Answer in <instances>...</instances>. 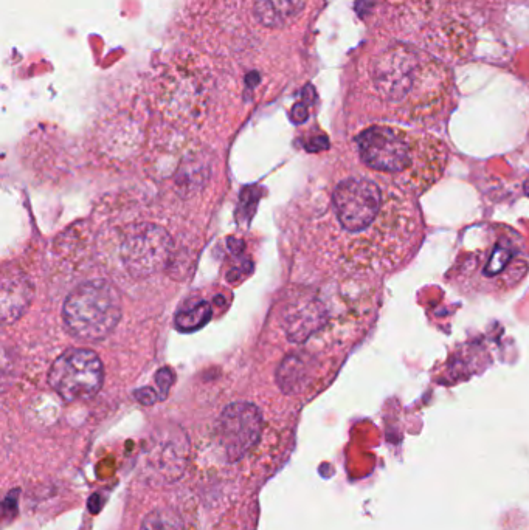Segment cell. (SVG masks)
Segmentation results:
<instances>
[{
    "mask_svg": "<svg viewBox=\"0 0 529 530\" xmlns=\"http://www.w3.org/2000/svg\"><path fill=\"white\" fill-rule=\"evenodd\" d=\"M32 296V287L22 276H5L2 284V317L5 323L21 317Z\"/></svg>",
    "mask_w": 529,
    "mask_h": 530,
    "instance_id": "30bf717a",
    "label": "cell"
},
{
    "mask_svg": "<svg viewBox=\"0 0 529 530\" xmlns=\"http://www.w3.org/2000/svg\"><path fill=\"white\" fill-rule=\"evenodd\" d=\"M322 323V310L319 304L308 303L305 306H295L287 315V334L292 341H303L312 334Z\"/></svg>",
    "mask_w": 529,
    "mask_h": 530,
    "instance_id": "8fae6325",
    "label": "cell"
},
{
    "mask_svg": "<svg viewBox=\"0 0 529 530\" xmlns=\"http://www.w3.org/2000/svg\"><path fill=\"white\" fill-rule=\"evenodd\" d=\"M356 148L373 176L413 197L432 190L449 165V151L440 138L387 124L360 132Z\"/></svg>",
    "mask_w": 529,
    "mask_h": 530,
    "instance_id": "7a4b0ae2",
    "label": "cell"
},
{
    "mask_svg": "<svg viewBox=\"0 0 529 530\" xmlns=\"http://www.w3.org/2000/svg\"><path fill=\"white\" fill-rule=\"evenodd\" d=\"M122 298L106 281H89L70 293L63 317L73 337L100 341L114 332L122 318Z\"/></svg>",
    "mask_w": 529,
    "mask_h": 530,
    "instance_id": "5b68a950",
    "label": "cell"
},
{
    "mask_svg": "<svg viewBox=\"0 0 529 530\" xmlns=\"http://www.w3.org/2000/svg\"><path fill=\"white\" fill-rule=\"evenodd\" d=\"M103 363L95 352L70 349L56 358L50 369V386L67 402H80L97 396L103 386Z\"/></svg>",
    "mask_w": 529,
    "mask_h": 530,
    "instance_id": "8992f818",
    "label": "cell"
},
{
    "mask_svg": "<svg viewBox=\"0 0 529 530\" xmlns=\"http://www.w3.org/2000/svg\"><path fill=\"white\" fill-rule=\"evenodd\" d=\"M306 2L308 0H256L253 16L263 27L281 30L300 18Z\"/></svg>",
    "mask_w": 529,
    "mask_h": 530,
    "instance_id": "9c48e42d",
    "label": "cell"
},
{
    "mask_svg": "<svg viewBox=\"0 0 529 530\" xmlns=\"http://www.w3.org/2000/svg\"><path fill=\"white\" fill-rule=\"evenodd\" d=\"M263 428L261 411L247 402H236L219 417L218 438L225 456L235 462L249 453L258 442Z\"/></svg>",
    "mask_w": 529,
    "mask_h": 530,
    "instance_id": "ba28073f",
    "label": "cell"
},
{
    "mask_svg": "<svg viewBox=\"0 0 529 530\" xmlns=\"http://www.w3.org/2000/svg\"><path fill=\"white\" fill-rule=\"evenodd\" d=\"M140 530H182V521L173 510H154L143 521Z\"/></svg>",
    "mask_w": 529,
    "mask_h": 530,
    "instance_id": "4fadbf2b",
    "label": "cell"
},
{
    "mask_svg": "<svg viewBox=\"0 0 529 530\" xmlns=\"http://www.w3.org/2000/svg\"><path fill=\"white\" fill-rule=\"evenodd\" d=\"M292 117H294L295 123H303L308 118V111L303 106H295Z\"/></svg>",
    "mask_w": 529,
    "mask_h": 530,
    "instance_id": "e0dca14e",
    "label": "cell"
},
{
    "mask_svg": "<svg viewBox=\"0 0 529 530\" xmlns=\"http://www.w3.org/2000/svg\"><path fill=\"white\" fill-rule=\"evenodd\" d=\"M211 318V306L207 301L188 304L176 315V326L182 332H194L201 329Z\"/></svg>",
    "mask_w": 529,
    "mask_h": 530,
    "instance_id": "7c38bea8",
    "label": "cell"
},
{
    "mask_svg": "<svg viewBox=\"0 0 529 530\" xmlns=\"http://www.w3.org/2000/svg\"><path fill=\"white\" fill-rule=\"evenodd\" d=\"M529 270L528 253L516 231L491 228V238L458 258L452 267L453 281L475 293L511 292Z\"/></svg>",
    "mask_w": 529,
    "mask_h": 530,
    "instance_id": "277c9868",
    "label": "cell"
},
{
    "mask_svg": "<svg viewBox=\"0 0 529 530\" xmlns=\"http://www.w3.org/2000/svg\"><path fill=\"white\" fill-rule=\"evenodd\" d=\"M135 397L143 403V405H153L156 402L157 396L151 388H142L135 393Z\"/></svg>",
    "mask_w": 529,
    "mask_h": 530,
    "instance_id": "2e32d148",
    "label": "cell"
},
{
    "mask_svg": "<svg viewBox=\"0 0 529 530\" xmlns=\"http://www.w3.org/2000/svg\"><path fill=\"white\" fill-rule=\"evenodd\" d=\"M157 383H159L160 391H162V397H165L168 389L173 385V374H171L170 369H163L157 374Z\"/></svg>",
    "mask_w": 529,
    "mask_h": 530,
    "instance_id": "9a60e30c",
    "label": "cell"
},
{
    "mask_svg": "<svg viewBox=\"0 0 529 530\" xmlns=\"http://www.w3.org/2000/svg\"><path fill=\"white\" fill-rule=\"evenodd\" d=\"M303 363L300 362V358L291 357L287 358L286 362L281 366L280 372H278V380H280L281 388L287 393H292L294 389L300 385V380L303 379Z\"/></svg>",
    "mask_w": 529,
    "mask_h": 530,
    "instance_id": "5bb4252c",
    "label": "cell"
},
{
    "mask_svg": "<svg viewBox=\"0 0 529 530\" xmlns=\"http://www.w3.org/2000/svg\"><path fill=\"white\" fill-rule=\"evenodd\" d=\"M171 253V239L163 228L140 224L128 228L122 241V256L129 272L148 276L159 272Z\"/></svg>",
    "mask_w": 529,
    "mask_h": 530,
    "instance_id": "52a82bcc",
    "label": "cell"
},
{
    "mask_svg": "<svg viewBox=\"0 0 529 530\" xmlns=\"http://www.w3.org/2000/svg\"><path fill=\"white\" fill-rule=\"evenodd\" d=\"M332 213L345 238L346 264L367 275H388L415 255L424 236L416 197L376 176L337 183Z\"/></svg>",
    "mask_w": 529,
    "mask_h": 530,
    "instance_id": "6da1fadb",
    "label": "cell"
},
{
    "mask_svg": "<svg viewBox=\"0 0 529 530\" xmlns=\"http://www.w3.org/2000/svg\"><path fill=\"white\" fill-rule=\"evenodd\" d=\"M373 83L391 115L401 120L432 117L446 97L443 69L408 47L388 50L374 62Z\"/></svg>",
    "mask_w": 529,
    "mask_h": 530,
    "instance_id": "3957f363",
    "label": "cell"
}]
</instances>
